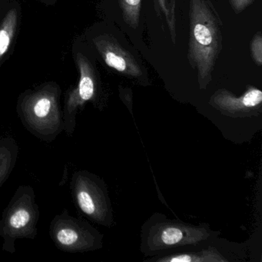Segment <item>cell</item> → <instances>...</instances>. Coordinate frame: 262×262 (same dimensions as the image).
Masks as SVG:
<instances>
[{"instance_id": "cell-1", "label": "cell", "mask_w": 262, "mask_h": 262, "mask_svg": "<svg viewBox=\"0 0 262 262\" xmlns=\"http://www.w3.org/2000/svg\"><path fill=\"white\" fill-rule=\"evenodd\" d=\"M188 59L205 90L222 50V24L210 0H190Z\"/></svg>"}, {"instance_id": "cell-2", "label": "cell", "mask_w": 262, "mask_h": 262, "mask_svg": "<svg viewBox=\"0 0 262 262\" xmlns=\"http://www.w3.org/2000/svg\"><path fill=\"white\" fill-rule=\"evenodd\" d=\"M59 85L47 83L24 93L16 112L24 128L36 139L51 142L64 132Z\"/></svg>"}, {"instance_id": "cell-3", "label": "cell", "mask_w": 262, "mask_h": 262, "mask_svg": "<svg viewBox=\"0 0 262 262\" xmlns=\"http://www.w3.org/2000/svg\"><path fill=\"white\" fill-rule=\"evenodd\" d=\"M208 225H193L156 214L142 228L141 251L145 256H159L171 250L199 247L214 238Z\"/></svg>"}, {"instance_id": "cell-4", "label": "cell", "mask_w": 262, "mask_h": 262, "mask_svg": "<svg viewBox=\"0 0 262 262\" xmlns=\"http://www.w3.org/2000/svg\"><path fill=\"white\" fill-rule=\"evenodd\" d=\"M39 217L40 211L33 187H18L0 217V237L4 240L2 249L14 254L18 239L36 238Z\"/></svg>"}, {"instance_id": "cell-5", "label": "cell", "mask_w": 262, "mask_h": 262, "mask_svg": "<svg viewBox=\"0 0 262 262\" xmlns=\"http://www.w3.org/2000/svg\"><path fill=\"white\" fill-rule=\"evenodd\" d=\"M70 190L73 203L79 212L98 225H113V208L108 189L99 176L87 170L75 171Z\"/></svg>"}, {"instance_id": "cell-6", "label": "cell", "mask_w": 262, "mask_h": 262, "mask_svg": "<svg viewBox=\"0 0 262 262\" xmlns=\"http://www.w3.org/2000/svg\"><path fill=\"white\" fill-rule=\"evenodd\" d=\"M49 234L55 246L64 252L96 251L103 245V235L96 228L66 210L54 216Z\"/></svg>"}, {"instance_id": "cell-7", "label": "cell", "mask_w": 262, "mask_h": 262, "mask_svg": "<svg viewBox=\"0 0 262 262\" xmlns=\"http://www.w3.org/2000/svg\"><path fill=\"white\" fill-rule=\"evenodd\" d=\"M76 61L79 71V82L67 93L62 108L64 133L69 136H73L76 130L79 110L83 108L86 102H97L98 82L93 66L80 53L76 54Z\"/></svg>"}, {"instance_id": "cell-8", "label": "cell", "mask_w": 262, "mask_h": 262, "mask_svg": "<svg viewBox=\"0 0 262 262\" xmlns=\"http://www.w3.org/2000/svg\"><path fill=\"white\" fill-rule=\"evenodd\" d=\"M210 104L226 116L245 117L255 115L260 111L262 104V92L249 86L245 93L235 96L228 90H219L211 96Z\"/></svg>"}, {"instance_id": "cell-9", "label": "cell", "mask_w": 262, "mask_h": 262, "mask_svg": "<svg viewBox=\"0 0 262 262\" xmlns=\"http://www.w3.org/2000/svg\"><path fill=\"white\" fill-rule=\"evenodd\" d=\"M93 43L108 67L130 78L139 79L143 75L142 68L134 56L113 36L100 35L93 39Z\"/></svg>"}, {"instance_id": "cell-10", "label": "cell", "mask_w": 262, "mask_h": 262, "mask_svg": "<svg viewBox=\"0 0 262 262\" xmlns=\"http://www.w3.org/2000/svg\"><path fill=\"white\" fill-rule=\"evenodd\" d=\"M154 260L156 262H228L227 258L217 248L208 247L199 251H183L172 254H162Z\"/></svg>"}, {"instance_id": "cell-11", "label": "cell", "mask_w": 262, "mask_h": 262, "mask_svg": "<svg viewBox=\"0 0 262 262\" xmlns=\"http://www.w3.org/2000/svg\"><path fill=\"white\" fill-rule=\"evenodd\" d=\"M19 146L11 137L0 139V188L10 177L16 166Z\"/></svg>"}, {"instance_id": "cell-12", "label": "cell", "mask_w": 262, "mask_h": 262, "mask_svg": "<svg viewBox=\"0 0 262 262\" xmlns=\"http://www.w3.org/2000/svg\"><path fill=\"white\" fill-rule=\"evenodd\" d=\"M18 14L16 9L8 12L0 26V60L8 52L17 27Z\"/></svg>"}, {"instance_id": "cell-13", "label": "cell", "mask_w": 262, "mask_h": 262, "mask_svg": "<svg viewBox=\"0 0 262 262\" xmlns=\"http://www.w3.org/2000/svg\"><path fill=\"white\" fill-rule=\"evenodd\" d=\"M154 4L158 16L166 23L171 40L176 44V0H154Z\"/></svg>"}, {"instance_id": "cell-14", "label": "cell", "mask_w": 262, "mask_h": 262, "mask_svg": "<svg viewBox=\"0 0 262 262\" xmlns=\"http://www.w3.org/2000/svg\"><path fill=\"white\" fill-rule=\"evenodd\" d=\"M119 3L125 24L130 28H137L140 21L142 0H119Z\"/></svg>"}, {"instance_id": "cell-15", "label": "cell", "mask_w": 262, "mask_h": 262, "mask_svg": "<svg viewBox=\"0 0 262 262\" xmlns=\"http://www.w3.org/2000/svg\"><path fill=\"white\" fill-rule=\"evenodd\" d=\"M251 56L254 62L259 67L262 66V37L260 33H257L253 38L251 45Z\"/></svg>"}, {"instance_id": "cell-16", "label": "cell", "mask_w": 262, "mask_h": 262, "mask_svg": "<svg viewBox=\"0 0 262 262\" xmlns=\"http://www.w3.org/2000/svg\"><path fill=\"white\" fill-rule=\"evenodd\" d=\"M255 0H229L230 5L236 14H240L244 10H246Z\"/></svg>"}]
</instances>
